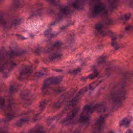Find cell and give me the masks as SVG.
Segmentation results:
<instances>
[{
    "label": "cell",
    "mask_w": 133,
    "mask_h": 133,
    "mask_svg": "<svg viewBox=\"0 0 133 133\" xmlns=\"http://www.w3.org/2000/svg\"><path fill=\"white\" fill-rule=\"evenodd\" d=\"M126 96V90L122 85H117L114 87L110 95L112 104L115 108L119 107L124 101Z\"/></svg>",
    "instance_id": "1"
},
{
    "label": "cell",
    "mask_w": 133,
    "mask_h": 133,
    "mask_svg": "<svg viewBox=\"0 0 133 133\" xmlns=\"http://www.w3.org/2000/svg\"><path fill=\"white\" fill-rule=\"evenodd\" d=\"M63 79V76H53V77H50L47 78L43 82L42 89L45 90L49 86L57 85L62 82Z\"/></svg>",
    "instance_id": "2"
},
{
    "label": "cell",
    "mask_w": 133,
    "mask_h": 133,
    "mask_svg": "<svg viewBox=\"0 0 133 133\" xmlns=\"http://www.w3.org/2000/svg\"><path fill=\"white\" fill-rule=\"evenodd\" d=\"M93 112L92 107L90 105H86L83 108L82 112L80 115V122L81 123H85L90 119V115Z\"/></svg>",
    "instance_id": "3"
},
{
    "label": "cell",
    "mask_w": 133,
    "mask_h": 133,
    "mask_svg": "<svg viewBox=\"0 0 133 133\" xmlns=\"http://www.w3.org/2000/svg\"><path fill=\"white\" fill-rule=\"evenodd\" d=\"M88 88L87 87H84L82 88L76 94V95L71 100L69 103V107H74L80 101L81 98L83 96V95L85 94L86 92H87Z\"/></svg>",
    "instance_id": "4"
},
{
    "label": "cell",
    "mask_w": 133,
    "mask_h": 133,
    "mask_svg": "<svg viewBox=\"0 0 133 133\" xmlns=\"http://www.w3.org/2000/svg\"><path fill=\"white\" fill-rule=\"evenodd\" d=\"M32 72V68L31 66H27L23 68L19 74V79L21 81L28 79Z\"/></svg>",
    "instance_id": "5"
},
{
    "label": "cell",
    "mask_w": 133,
    "mask_h": 133,
    "mask_svg": "<svg viewBox=\"0 0 133 133\" xmlns=\"http://www.w3.org/2000/svg\"><path fill=\"white\" fill-rule=\"evenodd\" d=\"M105 121V116H101L97 121L94 129L93 130L92 133H101L103 127L104 125Z\"/></svg>",
    "instance_id": "6"
},
{
    "label": "cell",
    "mask_w": 133,
    "mask_h": 133,
    "mask_svg": "<svg viewBox=\"0 0 133 133\" xmlns=\"http://www.w3.org/2000/svg\"><path fill=\"white\" fill-rule=\"evenodd\" d=\"M106 9L105 5L102 2H98L96 3L93 8L92 14L95 15H98L105 12Z\"/></svg>",
    "instance_id": "7"
},
{
    "label": "cell",
    "mask_w": 133,
    "mask_h": 133,
    "mask_svg": "<svg viewBox=\"0 0 133 133\" xmlns=\"http://www.w3.org/2000/svg\"><path fill=\"white\" fill-rule=\"evenodd\" d=\"M20 97L23 101L25 102V104L27 105L28 104H31V101H33V97L31 93L27 90H24L21 92Z\"/></svg>",
    "instance_id": "8"
},
{
    "label": "cell",
    "mask_w": 133,
    "mask_h": 133,
    "mask_svg": "<svg viewBox=\"0 0 133 133\" xmlns=\"http://www.w3.org/2000/svg\"><path fill=\"white\" fill-rule=\"evenodd\" d=\"M79 111V108H75L72 110L71 111H70L68 113L67 116H66L65 119L63 120V122L68 123L71 121L72 120H73L76 116V115H77Z\"/></svg>",
    "instance_id": "9"
},
{
    "label": "cell",
    "mask_w": 133,
    "mask_h": 133,
    "mask_svg": "<svg viewBox=\"0 0 133 133\" xmlns=\"http://www.w3.org/2000/svg\"><path fill=\"white\" fill-rule=\"evenodd\" d=\"M106 107V104H105L104 103L98 104L92 107L93 112L96 111L98 113H101L105 110Z\"/></svg>",
    "instance_id": "10"
},
{
    "label": "cell",
    "mask_w": 133,
    "mask_h": 133,
    "mask_svg": "<svg viewBox=\"0 0 133 133\" xmlns=\"http://www.w3.org/2000/svg\"><path fill=\"white\" fill-rule=\"evenodd\" d=\"M131 121V118L130 116H127V117L124 118L120 123V125L121 126H125L127 127L129 125L130 122Z\"/></svg>",
    "instance_id": "11"
},
{
    "label": "cell",
    "mask_w": 133,
    "mask_h": 133,
    "mask_svg": "<svg viewBox=\"0 0 133 133\" xmlns=\"http://www.w3.org/2000/svg\"><path fill=\"white\" fill-rule=\"evenodd\" d=\"M29 133H44L43 127L39 126L32 128Z\"/></svg>",
    "instance_id": "12"
},
{
    "label": "cell",
    "mask_w": 133,
    "mask_h": 133,
    "mask_svg": "<svg viewBox=\"0 0 133 133\" xmlns=\"http://www.w3.org/2000/svg\"><path fill=\"white\" fill-rule=\"evenodd\" d=\"M61 56H62L61 54H54L49 56V59L52 61H56L60 59L61 58Z\"/></svg>",
    "instance_id": "13"
},
{
    "label": "cell",
    "mask_w": 133,
    "mask_h": 133,
    "mask_svg": "<svg viewBox=\"0 0 133 133\" xmlns=\"http://www.w3.org/2000/svg\"><path fill=\"white\" fill-rule=\"evenodd\" d=\"M83 2L75 1L73 3V6L77 9H82L83 7Z\"/></svg>",
    "instance_id": "14"
},
{
    "label": "cell",
    "mask_w": 133,
    "mask_h": 133,
    "mask_svg": "<svg viewBox=\"0 0 133 133\" xmlns=\"http://www.w3.org/2000/svg\"><path fill=\"white\" fill-rule=\"evenodd\" d=\"M28 120L27 118H22L21 119H20L16 123V125L20 127L21 126L23 125H24L25 124H26L27 122H28Z\"/></svg>",
    "instance_id": "15"
},
{
    "label": "cell",
    "mask_w": 133,
    "mask_h": 133,
    "mask_svg": "<svg viewBox=\"0 0 133 133\" xmlns=\"http://www.w3.org/2000/svg\"><path fill=\"white\" fill-rule=\"evenodd\" d=\"M47 104V101H45V100H44V101H41V103H40V106H39L40 109L41 111H43V110L45 109V107H46Z\"/></svg>",
    "instance_id": "16"
},
{
    "label": "cell",
    "mask_w": 133,
    "mask_h": 133,
    "mask_svg": "<svg viewBox=\"0 0 133 133\" xmlns=\"http://www.w3.org/2000/svg\"><path fill=\"white\" fill-rule=\"evenodd\" d=\"M98 74H99V73L97 71H95L93 73H92L90 75H89V76L87 77V78L92 80V79H94L96 78L98 75Z\"/></svg>",
    "instance_id": "17"
},
{
    "label": "cell",
    "mask_w": 133,
    "mask_h": 133,
    "mask_svg": "<svg viewBox=\"0 0 133 133\" xmlns=\"http://www.w3.org/2000/svg\"><path fill=\"white\" fill-rule=\"evenodd\" d=\"M100 82H99V81H96V82H95L94 83H93L92 84L90 85L89 88L91 89V90H93L94 88H95L100 83Z\"/></svg>",
    "instance_id": "18"
},
{
    "label": "cell",
    "mask_w": 133,
    "mask_h": 133,
    "mask_svg": "<svg viewBox=\"0 0 133 133\" xmlns=\"http://www.w3.org/2000/svg\"><path fill=\"white\" fill-rule=\"evenodd\" d=\"M103 28H104V25L102 23H98L96 24L95 26V28L98 31L102 30Z\"/></svg>",
    "instance_id": "19"
},
{
    "label": "cell",
    "mask_w": 133,
    "mask_h": 133,
    "mask_svg": "<svg viewBox=\"0 0 133 133\" xmlns=\"http://www.w3.org/2000/svg\"><path fill=\"white\" fill-rule=\"evenodd\" d=\"M45 73L44 71L43 72L42 71H40L37 73V74H36V76L37 78H40V77H42V76H43L44 75H45Z\"/></svg>",
    "instance_id": "20"
},
{
    "label": "cell",
    "mask_w": 133,
    "mask_h": 133,
    "mask_svg": "<svg viewBox=\"0 0 133 133\" xmlns=\"http://www.w3.org/2000/svg\"><path fill=\"white\" fill-rule=\"evenodd\" d=\"M5 99L3 98H0V109H2L5 105Z\"/></svg>",
    "instance_id": "21"
},
{
    "label": "cell",
    "mask_w": 133,
    "mask_h": 133,
    "mask_svg": "<svg viewBox=\"0 0 133 133\" xmlns=\"http://www.w3.org/2000/svg\"><path fill=\"white\" fill-rule=\"evenodd\" d=\"M61 11H62V13H63L64 15H68V14L69 13V12H70L69 9L67 7H64V8H63L62 9Z\"/></svg>",
    "instance_id": "22"
},
{
    "label": "cell",
    "mask_w": 133,
    "mask_h": 133,
    "mask_svg": "<svg viewBox=\"0 0 133 133\" xmlns=\"http://www.w3.org/2000/svg\"><path fill=\"white\" fill-rule=\"evenodd\" d=\"M81 71V69L80 68H77V69H74L72 71H71L70 73L72 74H74V75H75L77 73H78L79 72H80Z\"/></svg>",
    "instance_id": "23"
},
{
    "label": "cell",
    "mask_w": 133,
    "mask_h": 133,
    "mask_svg": "<svg viewBox=\"0 0 133 133\" xmlns=\"http://www.w3.org/2000/svg\"><path fill=\"white\" fill-rule=\"evenodd\" d=\"M130 17H131V14L130 13H127L124 15V19L125 20H128L129 19H130Z\"/></svg>",
    "instance_id": "24"
},
{
    "label": "cell",
    "mask_w": 133,
    "mask_h": 133,
    "mask_svg": "<svg viewBox=\"0 0 133 133\" xmlns=\"http://www.w3.org/2000/svg\"><path fill=\"white\" fill-rule=\"evenodd\" d=\"M126 133H132V131H131V129H128V130L126 131Z\"/></svg>",
    "instance_id": "25"
},
{
    "label": "cell",
    "mask_w": 133,
    "mask_h": 133,
    "mask_svg": "<svg viewBox=\"0 0 133 133\" xmlns=\"http://www.w3.org/2000/svg\"><path fill=\"white\" fill-rule=\"evenodd\" d=\"M2 68H3V65L0 64V71H2Z\"/></svg>",
    "instance_id": "26"
},
{
    "label": "cell",
    "mask_w": 133,
    "mask_h": 133,
    "mask_svg": "<svg viewBox=\"0 0 133 133\" xmlns=\"http://www.w3.org/2000/svg\"><path fill=\"white\" fill-rule=\"evenodd\" d=\"M1 55H2V53H1V52H0V57L1 56Z\"/></svg>",
    "instance_id": "27"
},
{
    "label": "cell",
    "mask_w": 133,
    "mask_h": 133,
    "mask_svg": "<svg viewBox=\"0 0 133 133\" xmlns=\"http://www.w3.org/2000/svg\"><path fill=\"white\" fill-rule=\"evenodd\" d=\"M108 133H114L113 132H108Z\"/></svg>",
    "instance_id": "28"
}]
</instances>
